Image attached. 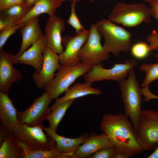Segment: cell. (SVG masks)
Wrapping results in <instances>:
<instances>
[{"label": "cell", "mask_w": 158, "mask_h": 158, "mask_svg": "<svg viewBox=\"0 0 158 158\" xmlns=\"http://www.w3.org/2000/svg\"><path fill=\"white\" fill-rule=\"evenodd\" d=\"M151 16L150 7L143 3L128 4L118 2L114 6L108 19L118 24L132 27L142 23H150Z\"/></svg>", "instance_id": "cell-4"}, {"label": "cell", "mask_w": 158, "mask_h": 158, "mask_svg": "<svg viewBox=\"0 0 158 158\" xmlns=\"http://www.w3.org/2000/svg\"><path fill=\"white\" fill-rule=\"evenodd\" d=\"M95 25L104 37L103 47L107 52L117 56L121 52L130 50L132 46V35L129 31L104 18Z\"/></svg>", "instance_id": "cell-2"}, {"label": "cell", "mask_w": 158, "mask_h": 158, "mask_svg": "<svg viewBox=\"0 0 158 158\" xmlns=\"http://www.w3.org/2000/svg\"><path fill=\"white\" fill-rule=\"evenodd\" d=\"M66 0H37L28 13L16 24L20 26L30 19L42 13H46L49 16L56 15L57 9Z\"/></svg>", "instance_id": "cell-20"}, {"label": "cell", "mask_w": 158, "mask_h": 158, "mask_svg": "<svg viewBox=\"0 0 158 158\" xmlns=\"http://www.w3.org/2000/svg\"><path fill=\"white\" fill-rule=\"evenodd\" d=\"M43 130V128L40 126H29L19 123L8 135L30 150L55 149V141Z\"/></svg>", "instance_id": "cell-6"}, {"label": "cell", "mask_w": 158, "mask_h": 158, "mask_svg": "<svg viewBox=\"0 0 158 158\" xmlns=\"http://www.w3.org/2000/svg\"><path fill=\"white\" fill-rule=\"evenodd\" d=\"M128 77L119 82L121 97L124 103L125 114L131 120L135 130L139 123L142 110V99L138 82L133 68L128 72Z\"/></svg>", "instance_id": "cell-3"}, {"label": "cell", "mask_w": 158, "mask_h": 158, "mask_svg": "<svg viewBox=\"0 0 158 158\" xmlns=\"http://www.w3.org/2000/svg\"><path fill=\"white\" fill-rule=\"evenodd\" d=\"M147 158H158V147L155 149L154 151L150 155L147 156Z\"/></svg>", "instance_id": "cell-38"}, {"label": "cell", "mask_w": 158, "mask_h": 158, "mask_svg": "<svg viewBox=\"0 0 158 158\" xmlns=\"http://www.w3.org/2000/svg\"><path fill=\"white\" fill-rule=\"evenodd\" d=\"M141 91L142 95L145 97L143 99L144 101L148 102L152 99H158V96L152 93L148 87H142L141 88Z\"/></svg>", "instance_id": "cell-33"}, {"label": "cell", "mask_w": 158, "mask_h": 158, "mask_svg": "<svg viewBox=\"0 0 158 158\" xmlns=\"http://www.w3.org/2000/svg\"><path fill=\"white\" fill-rule=\"evenodd\" d=\"M92 66L80 61L72 66L61 64L54 80L42 89L48 92L51 99H57L79 77L90 71Z\"/></svg>", "instance_id": "cell-5"}, {"label": "cell", "mask_w": 158, "mask_h": 158, "mask_svg": "<svg viewBox=\"0 0 158 158\" xmlns=\"http://www.w3.org/2000/svg\"><path fill=\"white\" fill-rule=\"evenodd\" d=\"M111 146V145L104 133L98 135L92 133L88 136L83 145L79 146L75 154L78 158H90L101 149Z\"/></svg>", "instance_id": "cell-18"}, {"label": "cell", "mask_w": 158, "mask_h": 158, "mask_svg": "<svg viewBox=\"0 0 158 158\" xmlns=\"http://www.w3.org/2000/svg\"><path fill=\"white\" fill-rule=\"evenodd\" d=\"M52 100L49 93L46 91L36 98L26 110L22 112L17 111L19 123L29 126H40L43 128V121L47 119L51 112L49 105Z\"/></svg>", "instance_id": "cell-9"}, {"label": "cell", "mask_w": 158, "mask_h": 158, "mask_svg": "<svg viewBox=\"0 0 158 158\" xmlns=\"http://www.w3.org/2000/svg\"><path fill=\"white\" fill-rule=\"evenodd\" d=\"M13 55L2 48L0 49V92L7 94L12 84L23 79L20 72L13 67Z\"/></svg>", "instance_id": "cell-13"}, {"label": "cell", "mask_w": 158, "mask_h": 158, "mask_svg": "<svg viewBox=\"0 0 158 158\" xmlns=\"http://www.w3.org/2000/svg\"><path fill=\"white\" fill-rule=\"evenodd\" d=\"M89 30L85 29L74 37L66 36L62 39L65 49L59 55L61 64L75 65L79 62V54L88 37Z\"/></svg>", "instance_id": "cell-11"}, {"label": "cell", "mask_w": 158, "mask_h": 158, "mask_svg": "<svg viewBox=\"0 0 158 158\" xmlns=\"http://www.w3.org/2000/svg\"><path fill=\"white\" fill-rule=\"evenodd\" d=\"M70 0V1H76L77 2H80L82 0Z\"/></svg>", "instance_id": "cell-41"}, {"label": "cell", "mask_w": 158, "mask_h": 158, "mask_svg": "<svg viewBox=\"0 0 158 158\" xmlns=\"http://www.w3.org/2000/svg\"><path fill=\"white\" fill-rule=\"evenodd\" d=\"M19 28L20 27L18 25L15 24L8 26L0 31V49L2 48L9 37L15 33L16 30Z\"/></svg>", "instance_id": "cell-29"}, {"label": "cell", "mask_w": 158, "mask_h": 158, "mask_svg": "<svg viewBox=\"0 0 158 158\" xmlns=\"http://www.w3.org/2000/svg\"><path fill=\"white\" fill-rule=\"evenodd\" d=\"M48 134L55 141L56 148L63 153L69 154H74L80 145L83 143L88 136L84 134L78 137L71 138L61 136L56 132Z\"/></svg>", "instance_id": "cell-21"}, {"label": "cell", "mask_w": 158, "mask_h": 158, "mask_svg": "<svg viewBox=\"0 0 158 158\" xmlns=\"http://www.w3.org/2000/svg\"><path fill=\"white\" fill-rule=\"evenodd\" d=\"M0 145V158H23L21 145L11 135H8Z\"/></svg>", "instance_id": "cell-22"}, {"label": "cell", "mask_w": 158, "mask_h": 158, "mask_svg": "<svg viewBox=\"0 0 158 158\" xmlns=\"http://www.w3.org/2000/svg\"><path fill=\"white\" fill-rule=\"evenodd\" d=\"M145 1L146 2H147L149 3H150V2H151L152 1H153L154 0H143Z\"/></svg>", "instance_id": "cell-39"}, {"label": "cell", "mask_w": 158, "mask_h": 158, "mask_svg": "<svg viewBox=\"0 0 158 158\" xmlns=\"http://www.w3.org/2000/svg\"><path fill=\"white\" fill-rule=\"evenodd\" d=\"M31 8L26 7L23 4H14L1 12L0 17L8 20L16 24Z\"/></svg>", "instance_id": "cell-25"}, {"label": "cell", "mask_w": 158, "mask_h": 158, "mask_svg": "<svg viewBox=\"0 0 158 158\" xmlns=\"http://www.w3.org/2000/svg\"><path fill=\"white\" fill-rule=\"evenodd\" d=\"M39 16L34 17L20 26L22 42L20 49L16 54L13 55L14 59L20 57L27 49L43 34L39 23Z\"/></svg>", "instance_id": "cell-17"}, {"label": "cell", "mask_w": 158, "mask_h": 158, "mask_svg": "<svg viewBox=\"0 0 158 158\" xmlns=\"http://www.w3.org/2000/svg\"><path fill=\"white\" fill-rule=\"evenodd\" d=\"M20 145L23 150V158H78L75 154H64L56 148L49 150H30Z\"/></svg>", "instance_id": "cell-24"}, {"label": "cell", "mask_w": 158, "mask_h": 158, "mask_svg": "<svg viewBox=\"0 0 158 158\" xmlns=\"http://www.w3.org/2000/svg\"><path fill=\"white\" fill-rule=\"evenodd\" d=\"M37 0H23V4L26 7L32 8Z\"/></svg>", "instance_id": "cell-37"}, {"label": "cell", "mask_w": 158, "mask_h": 158, "mask_svg": "<svg viewBox=\"0 0 158 158\" xmlns=\"http://www.w3.org/2000/svg\"><path fill=\"white\" fill-rule=\"evenodd\" d=\"M154 50H156V51H157L158 52V47L156 48ZM156 56L158 58V55H156Z\"/></svg>", "instance_id": "cell-40"}, {"label": "cell", "mask_w": 158, "mask_h": 158, "mask_svg": "<svg viewBox=\"0 0 158 158\" xmlns=\"http://www.w3.org/2000/svg\"><path fill=\"white\" fill-rule=\"evenodd\" d=\"M149 4L151 9L152 16L155 19L158 20V0H154Z\"/></svg>", "instance_id": "cell-34"}, {"label": "cell", "mask_w": 158, "mask_h": 158, "mask_svg": "<svg viewBox=\"0 0 158 158\" xmlns=\"http://www.w3.org/2000/svg\"><path fill=\"white\" fill-rule=\"evenodd\" d=\"M102 36L95 24H92L88 38L79 54L80 62L92 66L102 65V62L109 58V53L101 44Z\"/></svg>", "instance_id": "cell-8"}, {"label": "cell", "mask_w": 158, "mask_h": 158, "mask_svg": "<svg viewBox=\"0 0 158 158\" xmlns=\"http://www.w3.org/2000/svg\"><path fill=\"white\" fill-rule=\"evenodd\" d=\"M46 36L43 35L20 57L13 59L14 64L20 63L31 66L34 68L35 72H39L42 67L44 60L43 52L46 47Z\"/></svg>", "instance_id": "cell-16"}, {"label": "cell", "mask_w": 158, "mask_h": 158, "mask_svg": "<svg viewBox=\"0 0 158 158\" xmlns=\"http://www.w3.org/2000/svg\"><path fill=\"white\" fill-rule=\"evenodd\" d=\"M65 25V20L56 15L49 16L46 24L45 31L47 37L46 47L57 54H60L64 51L61 34L64 31Z\"/></svg>", "instance_id": "cell-15"}, {"label": "cell", "mask_w": 158, "mask_h": 158, "mask_svg": "<svg viewBox=\"0 0 158 158\" xmlns=\"http://www.w3.org/2000/svg\"><path fill=\"white\" fill-rule=\"evenodd\" d=\"M128 118L125 114H104L100 128L117 152L134 157L141 154L143 151L137 140L135 129Z\"/></svg>", "instance_id": "cell-1"}, {"label": "cell", "mask_w": 158, "mask_h": 158, "mask_svg": "<svg viewBox=\"0 0 158 158\" xmlns=\"http://www.w3.org/2000/svg\"><path fill=\"white\" fill-rule=\"evenodd\" d=\"M130 50L133 56L138 59L145 58L151 51L149 45L143 42L135 43L132 45Z\"/></svg>", "instance_id": "cell-27"}, {"label": "cell", "mask_w": 158, "mask_h": 158, "mask_svg": "<svg viewBox=\"0 0 158 158\" xmlns=\"http://www.w3.org/2000/svg\"><path fill=\"white\" fill-rule=\"evenodd\" d=\"M90 1L92 2H94L95 0H89Z\"/></svg>", "instance_id": "cell-42"}, {"label": "cell", "mask_w": 158, "mask_h": 158, "mask_svg": "<svg viewBox=\"0 0 158 158\" xmlns=\"http://www.w3.org/2000/svg\"><path fill=\"white\" fill-rule=\"evenodd\" d=\"M14 23L9 20L0 17V32Z\"/></svg>", "instance_id": "cell-35"}, {"label": "cell", "mask_w": 158, "mask_h": 158, "mask_svg": "<svg viewBox=\"0 0 158 158\" xmlns=\"http://www.w3.org/2000/svg\"><path fill=\"white\" fill-rule=\"evenodd\" d=\"M113 147H105L101 149L91 156L90 158H112L114 154L116 152Z\"/></svg>", "instance_id": "cell-30"}, {"label": "cell", "mask_w": 158, "mask_h": 158, "mask_svg": "<svg viewBox=\"0 0 158 158\" xmlns=\"http://www.w3.org/2000/svg\"><path fill=\"white\" fill-rule=\"evenodd\" d=\"M139 68L141 71L146 73L145 77L141 84L142 87H148L152 82L158 80V63L153 64L143 63Z\"/></svg>", "instance_id": "cell-26"}, {"label": "cell", "mask_w": 158, "mask_h": 158, "mask_svg": "<svg viewBox=\"0 0 158 158\" xmlns=\"http://www.w3.org/2000/svg\"><path fill=\"white\" fill-rule=\"evenodd\" d=\"M43 62L38 72H34L32 75L36 86L40 88L51 82L55 77V72L61 66L59 55L50 48L46 47L43 51Z\"/></svg>", "instance_id": "cell-12"}, {"label": "cell", "mask_w": 158, "mask_h": 158, "mask_svg": "<svg viewBox=\"0 0 158 158\" xmlns=\"http://www.w3.org/2000/svg\"><path fill=\"white\" fill-rule=\"evenodd\" d=\"M139 63L135 59L129 58L123 63L116 64L110 69L104 68L103 65L92 66V69L83 75L85 81L93 83L104 80H112L119 82L125 79L132 68L137 67Z\"/></svg>", "instance_id": "cell-10"}, {"label": "cell", "mask_w": 158, "mask_h": 158, "mask_svg": "<svg viewBox=\"0 0 158 158\" xmlns=\"http://www.w3.org/2000/svg\"><path fill=\"white\" fill-rule=\"evenodd\" d=\"M135 131L143 151H152L158 147V111L151 109L142 110Z\"/></svg>", "instance_id": "cell-7"}, {"label": "cell", "mask_w": 158, "mask_h": 158, "mask_svg": "<svg viewBox=\"0 0 158 158\" xmlns=\"http://www.w3.org/2000/svg\"><path fill=\"white\" fill-rule=\"evenodd\" d=\"M75 99L68 100L63 102L54 108L48 116L47 120L49 123V126L43 128L44 130L48 134L56 132L59 123L65 113Z\"/></svg>", "instance_id": "cell-23"}, {"label": "cell", "mask_w": 158, "mask_h": 158, "mask_svg": "<svg viewBox=\"0 0 158 158\" xmlns=\"http://www.w3.org/2000/svg\"><path fill=\"white\" fill-rule=\"evenodd\" d=\"M18 110L14 106L8 95L0 92V143L19 123Z\"/></svg>", "instance_id": "cell-14"}, {"label": "cell", "mask_w": 158, "mask_h": 158, "mask_svg": "<svg viewBox=\"0 0 158 158\" xmlns=\"http://www.w3.org/2000/svg\"><path fill=\"white\" fill-rule=\"evenodd\" d=\"M92 83L85 81L84 83H75L65 92L63 96L56 99L54 103L50 108L51 110H53L57 106L68 100L75 99L90 94H102L101 90L92 86Z\"/></svg>", "instance_id": "cell-19"}, {"label": "cell", "mask_w": 158, "mask_h": 158, "mask_svg": "<svg viewBox=\"0 0 158 158\" xmlns=\"http://www.w3.org/2000/svg\"><path fill=\"white\" fill-rule=\"evenodd\" d=\"M16 4H23V0H0L1 12L10 6Z\"/></svg>", "instance_id": "cell-32"}, {"label": "cell", "mask_w": 158, "mask_h": 158, "mask_svg": "<svg viewBox=\"0 0 158 158\" xmlns=\"http://www.w3.org/2000/svg\"><path fill=\"white\" fill-rule=\"evenodd\" d=\"M146 40L149 42V47L150 50L152 51L158 47V35H157L156 30H154L148 35Z\"/></svg>", "instance_id": "cell-31"}, {"label": "cell", "mask_w": 158, "mask_h": 158, "mask_svg": "<svg viewBox=\"0 0 158 158\" xmlns=\"http://www.w3.org/2000/svg\"><path fill=\"white\" fill-rule=\"evenodd\" d=\"M76 2L74 1L71 2V13L67 20V23L75 30V35H78L85 29V27L81 24L75 12V7Z\"/></svg>", "instance_id": "cell-28"}, {"label": "cell", "mask_w": 158, "mask_h": 158, "mask_svg": "<svg viewBox=\"0 0 158 158\" xmlns=\"http://www.w3.org/2000/svg\"><path fill=\"white\" fill-rule=\"evenodd\" d=\"M156 32L157 34V35H158V28H157V30H156Z\"/></svg>", "instance_id": "cell-43"}, {"label": "cell", "mask_w": 158, "mask_h": 158, "mask_svg": "<svg viewBox=\"0 0 158 158\" xmlns=\"http://www.w3.org/2000/svg\"><path fill=\"white\" fill-rule=\"evenodd\" d=\"M130 157L121 152H116L113 155L112 158H129Z\"/></svg>", "instance_id": "cell-36"}]
</instances>
